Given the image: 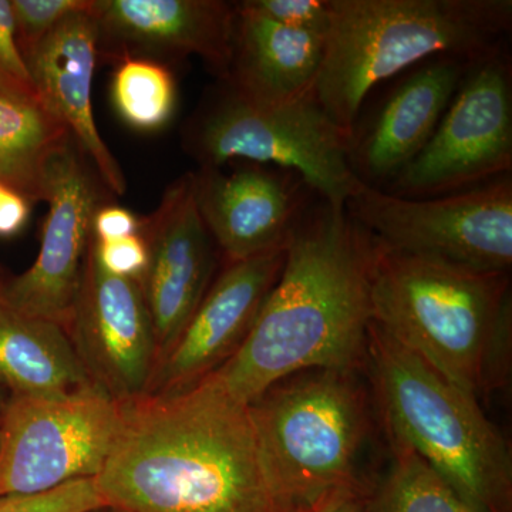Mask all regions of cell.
Here are the masks:
<instances>
[{
  "label": "cell",
  "mask_w": 512,
  "mask_h": 512,
  "mask_svg": "<svg viewBox=\"0 0 512 512\" xmlns=\"http://www.w3.org/2000/svg\"><path fill=\"white\" fill-rule=\"evenodd\" d=\"M67 332L94 386L119 403L147 393L157 346L143 289L138 279L100 264L93 235Z\"/></svg>",
  "instance_id": "obj_11"
},
{
  "label": "cell",
  "mask_w": 512,
  "mask_h": 512,
  "mask_svg": "<svg viewBox=\"0 0 512 512\" xmlns=\"http://www.w3.org/2000/svg\"><path fill=\"white\" fill-rule=\"evenodd\" d=\"M296 512H320V510H313V511H296Z\"/></svg>",
  "instance_id": "obj_34"
},
{
  "label": "cell",
  "mask_w": 512,
  "mask_h": 512,
  "mask_svg": "<svg viewBox=\"0 0 512 512\" xmlns=\"http://www.w3.org/2000/svg\"><path fill=\"white\" fill-rule=\"evenodd\" d=\"M138 234L147 248L138 281L153 323L158 366L210 289L215 269L217 247L198 211L194 173L165 190L157 210L140 220Z\"/></svg>",
  "instance_id": "obj_13"
},
{
  "label": "cell",
  "mask_w": 512,
  "mask_h": 512,
  "mask_svg": "<svg viewBox=\"0 0 512 512\" xmlns=\"http://www.w3.org/2000/svg\"><path fill=\"white\" fill-rule=\"evenodd\" d=\"M248 410L272 512L320 510L335 495L365 490L359 466L370 414L356 372L296 373Z\"/></svg>",
  "instance_id": "obj_5"
},
{
  "label": "cell",
  "mask_w": 512,
  "mask_h": 512,
  "mask_svg": "<svg viewBox=\"0 0 512 512\" xmlns=\"http://www.w3.org/2000/svg\"><path fill=\"white\" fill-rule=\"evenodd\" d=\"M29 215L30 201L0 183V237L8 238L19 234L28 224Z\"/></svg>",
  "instance_id": "obj_30"
},
{
  "label": "cell",
  "mask_w": 512,
  "mask_h": 512,
  "mask_svg": "<svg viewBox=\"0 0 512 512\" xmlns=\"http://www.w3.org/2000/svg\"><path fill=\"white\" fill-rule=\"evenodd\" d=\"M97 53L99 29L90 6L64 18L25 57V62L43 106L67 128L103 184L114 194L123 195L127 188L123 171L94 120L92 90Z\"/></svg>",
  "instance_id": "obj_17"
},
{
  "label": "cell",
  "mask_w": 512,
  "mask_h": 512,
  "mask_svg": "<svg viewBox=\"0 0 512 512\" xmlns=\"http://www.w3.org/2000/svg\"><path fill=\"white\" fill-rule=\"evenodd\" d=\"M103 40L123 49L200 57L215 76H229L237 5L222 0H93Z\"/></svg>",
  "instance_id": "obj_18"
},
{
  "label": "cell",
  "mask_w": 512,
  "mask_h": 512,
  "mask_svg": "<svg viewBox=\"0 0 512 512\" xmlns=\"http://www.w3.org/2000/svg\"><path fill=\"white\" fill-rule=\"evenodd\" d=\"M123 404L94 384L60 396L10 394L0 430V497L99 476Z\"/></svg>",
  "instance_id": "obj_9"
},
{
  "label": "cell",
  "mask_w": 512,
  "mask_h": 512,
  "mask_svg": "<svg viewBox=\"0 0 512 512\" xmlns=\"http://www.w3.org/2000/svg\"><path fill=\"white\" fill-rule=\"evenodd\" d=\"M387 436L407 444L480 512H511L507 441L478 399L413 355L375 322L367 362Z\"/></svg>",
  "instance_id": "obj_6"
},
{
  "label": "cell",
  "mask_w": 512,
  "mask_h": 512,
  "mask_svg": "<svg viewBox=\"0 0 512 512\" xmlns=\"http://www.w3.org/2000/svg\"><path fill=\"white\" fill-rule=\"evenodd\" d=\"M512 72L507 45L468 67L429 143L383 191L433 198L511 174Z\"/></svg>",
  "instance_id": "obj_10"
},
{
  "label": "cell",
  "mask_w": 512,
  "mask_h": 512,
  "mask_svg": "<svg viewBox=\"0 0 512 512\" xmlns=\"http://www.w3.org/2000/svg\"><path fill=\"white\" fill-rule=\"evenodd\" d=\"M473 63L458 56L431 57L390 93L366 130L350 141L349 163L357 180L379 188L419 156Z\"/></svg>",
  "instance_id": "obj_16"
},
{
  "label": "cell",
  "mask_w": 512,
  "mask_h": 512,
  "mask_svg": "<svg viewBox=\"0 0 512 512\" xmlns=\"http://www.w3.org/2000/svg\"><path fill=\"white\" fill-rule=\"evenodd\" d=\"M106 507L94 478L72 481L46 493L0 497V512H89Z\"/></svg>",
  "instance_id": "obj_25"
},
{
  "label": "cell",
  "mask_w": 512,
  "mask_h": 512,
  "mask_svg": "<svg viewBox=\"0 0 512 512\" xmlns=\"http://www.w3.org/2000/svg\"><path fill=\"white\" fill-rule=\"evenodd\" d=\"M9 396L8 390L0 386V430H2L3 414H5L6 403H8Z\"/></svg>",
  "instance_id": "obj_32"
},
{
  "label": "cell",
  "mask_w": 512,
  "mask_h": 512,
  "mask_svg": "<svg viewBox=\"0 0 512 512\" xmlns=\"http://www.w3.org/2000/svg\"><path fill=\"white\" fill-rule=\"evenodd\" d=\"M123 404L94 478L117 512H272L248 404L208 375L181 392Z\"/></svg>",
  "instance_id": "obj_2"
},
{
  "label": "cell",
  "mask_w": 512,
  "mask_h": 512,
  "mask_svg": "<svg viewBox=\"0 0 512 512\" xmlns=\"http://www.w3.org/2000/svg\"><path fill=\"white\" fill-rule=\"evenodd\" d=\"M247 8L288 28L326 35L329 26V0H247Z\"/></svg>",
  "instance_id": "obj_27"
},
{
  "label": "cell",
  "mask_w": 512,
  "mask_h": 512,
  "mask_svg": "<svg viewBox=\"0 0 512 512\" xmlns=\"http://www.w3.org/2000/svg\"><path fill=\"white\" fill-rule=\"evenodd\" d=\"M373 322L478 399L510 373V275L487 274L386 247L370 279Z\"/></svg>",
  "instance_id": "obj_3"
},
{
  "label": "cell",
  "mask_w": 512,
  "mask_h": 512,
  "mask_svg": "<svg viewBox=\"0 0 512 512\" xmlns=\"http://www.w3.org/2000/svg\"><path fill=\"white\" fill-rule=\"evenodd\" d=\"M320 512H372L365 490L345 491L330 498Z\"/></svg>",
  "instance_id": "obj_31"
},
{
  "label": "cell",
  "mask_w": 512,
  "mask_h": 512,
  "mask_svg": "<svg viewBox=\"0 0 512 512\" xmlns=\"http://www.w3.org/2000/svg\"><path fill=\"white\" fill-rule=\"evenodd\" d=\"M188 148L201 168L251 161L293 171L319 198L346 207L357 183L350 137L311 92L279 104L244 99L227 84L192 120Z\"/></svg>",
  "instance_id": "obj_7"
},
{
  "label": "cell",
  "mask_w": 512,
  "mask_h": 512,
  "mask_svg": "<svg viewBox=\"0 0 512 512\" xmlns=\"http://www.w3.org/2000/svg\"><path fill=\"white\" fill-rule=\"evenodd\" d=\"M329 8L313 93L350 140L377 84L431 57L476 62L512 28L511 0H329Z\"/></svg>",
  "instance_id": "obj_4"
},
{
  "label": "cell",
  "mask_w": 512,
  "mask_h": 512,
  "mask_svg": "<svg viewBox=\"0 0 512 512\" xmlns=\"http://www.w3.org/2000/svg\"><path fill=\"white\" fill-rule=\"evenodd\" d=\"M140 231V220L133 212L116 205H101L93 218L92 234L97 241H111L136 235Z\"/></svg>",
  "instance_id": "obj_29"
},
{
  "label": "cell",
  "mask_w": 512,
  "mask_h": 512,
  "mask_svg": "<svg viewBox=\"0 0 512 512\" xmlns=\"http://www.w3.org/2000/svg\"><path fill=\"white\" fill-rule=\"evenodd\" d=\"M89 512H117L116 510H113V508L110 507H101L99 510H93Z\"/></svg>",
  "instance_id": "obj_33"
},
{
  "label": "cell",
  "mask_w": 512,
  "mask_h": 512,
  "mask_svg": "<svg viewBox=\"0 0 512 512\" xmlns=\"http://www.w3.org/2000/svg\"><path fill=\"white\" fill-rule=\"evenodd\" d=\"M93 384L66 328L0 298V386L15 396H60Z\"/></svg>",
  "instance_id": "obj_20"
},
{
  "label": "cell",
  "mask_w": 512,
  "mask_h": 512,
  "mask_svg": "<svg viewBox=\"0 0 512 512\" xmlns=\"http://www.w3.org/2000/svg\"><path fill=\"white\" fill-rule=\"evenodd\" d=\"M111 100L131 128L160 130L167 126L177 106L173 73L153 60L123 56L113 74Z\"/></svg>",
  "instance_id": "obj_23"
},
{
  "label": "cell",
  "mask_w": 512,
  "mask_h": 512,
  "mask_svg": "<svg viewBox=\"0 0 512 512\" xmlns=\"http://www.w3.org/2000/svg\"><path fill=\"white\" fill-rule=\"evenodd\" d=\"M286 258V245L227 264L180 338L163 357L146 394H171L194 386L237 352L272 291Z\"/></svg>",
  "instance_id": "obj_14"
},
{
  "label": "cell",
  "mask_w": 512,
  "mask_h": 512,
  "mask_svg": "<svg viewBox=\"0 0 512 512\" xmlns=\"http://www.w3.org/2000/svg\"><path fill=\"white\" fill-rule=\"evenodd\" d=\"M393 460L375 494L369 498L372 512H480L464 501L416 453L389 436Z\"/></svg>",
  "instance_id": "obj_22"
},
{
  "label": "cell",
  "mask_w": 512,
  "mask_h": 512,
  "mask_svg": "<svg viewBox=\"0 0 512 512\" xmlns=\"http://www.w3.org/2000/svg\"><path fill=\"white\" fill-rule=\"evenodd\" d=\"M377 238L346 207L319 198L296 220L284 268L237 352L212 377L249 404L306 370L359 372L372 325Z\"/></svg>",
  "instance_id": "obj_1"
},
{
  "label": "cell",
  "mask_w": 512,
  "mask_h": 512,
  "mask_svg": "<svg viewBox=\"0 0 512 512\" xmlns=\"http://www.w3.org/2000/svg\"><path fill=\"white\" fill-rule=\"evenodd\" d=\"M350 217L386 247L487 274L510 272L512 178L433 198H402L357 180Z\"/></svg>",
  "instance_id": "obj_8"
},
{
  "label": "cell",
  "mask_w": 512,
  "mask_h": 512,
  "mask_svg": "<svg viewBox=\"0 0 512 512\" xmlns=\"http://www.w3.org/2000/svg\"><path fill=\"white\" fill-rule=\"evenodd\" d=\"M195 201L227 264L285 247L313 192L293 171L261 164L194 174Z\"/></svg>",
  "instance_id": "obj_15"
},
{
  "label": "cell",
  "mask_w": 512,
  "mask_h": 512,
  "mask_svg": "<svg viewBox=\"0 0 512 512\" xmlns=\"http://www.w3.org/2000/svg\"><path fill=\"white\" fill-rule=\"evenodd\" d=\"M84 154L73 138L46 168L40 251L28 269L0 286V298L23 315L69 326L92 238L93 218L101 207L100 192Z\"/></svg>",
  "instance_id": "obj_12"
},
{
  "label": "cell",
  "mask_w": 512,
  "mask_h": 512,
  "mask_svg": "<svg viewBox=\"0 0 512 512\" xmlns=\"http://www.w3.org/2000/svg\"><path fill=\"white\" fill-rule=\"evenodd\" d=\"M0 94L39 100L18 42L9 0H0Z\"/></svg>",
  "instance_id": "obj_26"
},
{
  "label": "cell",
  "mask_w": 512,
  "mask_h": 512,
  "mask_svg": "<svg viewBox=\"0 0 512 512\" xmlns=\"http://www.w3.org/2000/svg\"><path fill=\"white\" fill-rule=\"evenodd\" d=\"M93 245L100 264L111 274L136 279L143 275L147 265V248L140 234L111 241H97L93 237Z\"/></svg>",
  "instance_id": "obj_28"
},
{
  "label": "cell",
  "mask_w": 512,
  "mask_h": 512,
  "mask_svg": "<svg viewBox=\"0 0 512 512\" xmlns=\"http://www.w3.org/2000/svg\"><path fill=\"white\" fill-rule=\"evenodd\" d=\"M72 140L42 101L0 94V183L33 201H45L46 168Z\"/></svg>",
  "instance_id": "obj_21"
},
{
  "label": "cell",
  "mask_w": 512,
  "mask_h": 512,
  "mask_svg": "<svg viewBox=\"0 0 512 512\" xmlns=\"http://www.w3.org/2000/svg\"><path fill=\"white\" fill-rule=\"evenodd\" d=\"M92 0H12L16 42L23 59L60 22L72 13L89 9Z\"/></svg>",
  "instance_id": "obj_24"
},
{
  "label": "cell",
  "mask_w": 512,
  "mask_h": 512,
  "mask_svg": "<svg viewBox=\"0 0 512 512\" xmlns=\"http://www.w3.org/2000/svg\"><path fill=\"white\" fill-rule=\"evenodd\" d=\"M237 5L229 76L232 92L262 104L286 103L313 92L325 36L288 28Z\"/></svg>",
  "instance_id": "obj_19"
}]
</instances>
